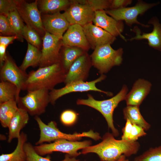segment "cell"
Listing matches in <instances>:
<instances>
[{
    "instance_id": "6da1fadb",
    "label": "cell",
    "mask_w": 161,
    "mask_h": 161,
    "mask_svg": "<svg viewBox=\"0 0 161 161\" xmlns=\"http://www.w3.org/2000/svg\"><path fill=\"white\" fill-rule=\"evenodd\" d=\"M140 147L137 141L116 140L112 134L107 132L103 136L101 142L83 149L81 154L95 153L101 161H117L122 155L128 157L136 154Z\"/></svg>"
},
{
    "instance_id": "7a4b0ae2",
    "label": "cell",
    "mask_w": 161,
    "mask_h": 161,
    "mask_svg": "<svg viewBox=\"0 0 161 161\" xmlns=\"http://www.w3.org/2000/svg\"><path fill=\"white\" fill-rule=\"evenodd\" d=\"M66 74L61 62L39 67L28 74L22 90L28 91L44 89L50 91L58 84L64 82Z\"/></svg>"
},
{
    "instance_id": "3957f363",
    "label": "cell",
    "mask_w": 161,
    "mask_h": 161,
    "mask_svg": "<svg viewBox=\"0 0 161 161\" xmlns=\"http://www.w3.org/2000/svg\"><path fill=\"white\" fill-rule=\"evenodd\" d=\"M128 91L126 85L123 86L119 92L114 97L108 99L98 100L95 99L90 94L87 95L86 99H78L76 101L78 105H85L92 108L100 112L103 116L114 136L119 135L118 130L113 123V114L115 109L121 101L125 99Z\"/></svg>"
},
{
    "instance_id": "277c9868",
    "label": "cell",
    "mask_w": 161,
    "mask_h": 161,
    "mask_svg": "<svg viewBox=\"0 0 161 161\" xmlns=\"http://www.w3.org/2000/svg\"><path fill=\"white\" fill-rule=\"evenodd\" d=\"M34 119L37 122L40 130V137L35 143L36 145L44 142H50L60 139H65L72 141H77L83 137H89L97 140L101 138L99 134L92 130L81 133H75L67 134L62 132L57 128L54 121H51L47 124L44 123L38 116H35Z\"/></svg>"
},
{
    "instance_id": "5b68a950",
    "label": "cell",
    "mask_w": 161,
    "mask_h": 161,
    "mask_svg": "<svg viewBox=\"0 0 161 161\" xmlns=\"http://www.w3.org/2000/svg\"><path fill=\"white\" fill-rule=\"evenodd\" d=\"M123 49H114L108 44L95 48L90 56L92 66L101 75L108 72L113 66L120 65L123 59Z\"/></svg>"
},
{
    "instance_id": "8992f818",
    "label": "cell",
    "mask_w": 161,
    "mask_h": 161,
    "mask_svg": "<svg viewBox=\"0 0 161 161\" xmlns=\"http://www.w3.org/2000/svg\"><path fill=\"white\" fill-rule=\"evenodd\" d=\"M91 144L89 140L72 141L62 139L56 140L52 143L35 145L34 148L37 153L41 156L54 152H60L75 157L81 154L78 152L79 150L89 146Z\"/></svg>"
},
{
    "instance_id": "52a82bcc",
    "label": "cell",
    "mask_w": 161,
    "mask_h": 161,
    "mask_svg": "<svg viewBox=\"0 0 161 161\" xmlns=\"http://www.w3.org/2000/svg\"><path fill=\"white\" fill-rule=\"evenodd\" d=\"M49 91L40 89L28 91L26 95L20 97L17 102L18 108L23 109L32 116H38L45 112L50 103Z\"/></svg>"
},
{
    "instance_id": "ba28073f",
    "label": "cell",
    "mask_w": 161,
    "mask_h": 161,
    "mask_svg": "<svg viewBox=\"0 0 161 161\" xmlns=\"http://www.w3.org/2000/svg\"><path fill=\"white\" fill-rule=\"evenodd\" d=\"M16 9L23 21L43 38L46 31L42 23L41 12L38 8V0L30 3L24 0H16Z\"/></svg>"
},
{
    "instance_id": "9c48e42d",
    "label": "cell",
    "mask_w": 161,
    "mask_h": 161,
    "mask_svg": "<svg viewBox=\"0 0 161 161\" xmlns=\"http://www.w3.org/2000/svg\"><path fill=\"white\" fill-rule=\"evenodd\" d=\"M106 76L101 75L98 78L90 81L85 82L78 81L71 82L61 88L53 89L49 92L50 103L54 105L56 100L62 96L67 94L74 92H83L89 91H94L103 93L111 96L112 92H105L97 88L96 84L104 80Z\"/></svg>"
},
{
    "instance_id": "30bf717a",
    "label": "cell",
    "mask_w": 161,
    "mask_h": 161,
    "mask_svg": "<svg viewBox=\"0 0 161 161\" xmlns=\"http://www.w3.org/2000/svg\"><path fill=\"white\" fill-rule=\"evenodd\" d=\"M68 7L63 13L70 25L77 24L82 27L92 22L95 11L84 0H71Z\"/></svg>"
},
{
    "instance_id": "8fae6325",
    "label": "cell",
    "mask_w": 161,
    "mask_h": 161,
    "mask_svg": "<svg viewBox=\"0 0 161 161\" xmlns=\"http://www.w3.org/2000/svg\"><path fill=\"white\" fill-rule=\"evenodd\" d=\"M40 67L49 66L61 62V39L46 31L43 38Z\"/></svg>"
},
{
    "instance_id": "7c38bea8",
    "label": "cell",
    "mask_w": 161,
    "mask_h": 161,
    "mask_svg": "<svg viewBox=\"0 0 161 161\" xmlns=\"http://www.w3.org/2000/svg\"><path fill=\"white\" fill-rule=\"evenodd\" d=\"M157 4L147 3L140 1L132 7L110 9L105 11L107 14L115 20L119 21H124L128 25L131 26L133 24H136L145 27H148L149 26L139 22L137 19V17L139 15L143 14Z\"/></svg>"
},
{
    "instance_id": "4fadbf2b",
    "label": "cell",
    "mask_w": 161,
    "mask_h": 161,
    "mask_svg": "<svg viewBox=\"0 0 161 161\" xmlns=\"http://www.w3.org/2000/svg\"><path fill=\"white\" fill-rule=\"evenodd\" d=\"M28 77V74L18 67L8 54L5 61L1 66L0 78L1 81H7L14 84L17 88L16 101L20 97L19 94Z\"/></svg>"
},
{
    "instance_id": "5bb4252c",
    "label": "cell",
    "mask_w": 161,
    "mask_h": 161,
    "mask_svg": "<svg viewBox=\"0 0 161 161\" xmlns=\"http://www.w3.org/2000/svg\"><path fill=\"white\" fill-rule=\"evenodd\" d=\"M92 66L90 56L86 52L77 59L70 67L66 74L64 83L85 81L89 76Z\"/></svg>"
},
{
    "instance_id": "9a60e30c",
    "label": "cell",
    "mask_w": 161,
    "mask_h": 161,
    "mask_svg": "<svg viewBox=\"0 0 161 161\" xmlns=\"http://www.w3.org/2000/svg\"><path fill=\"white\" fill-rule=\"evenodd\" d=\"M42 20L46 31L61 39L70 25L64 14L60 12L43 14Z\"/></svg>"
},
{
    "instance_id": "2e32d148",
    "label": "cell",
    "mask_w": 161,
    "mask_h": 161,
    "mask_svg": "<svg viewBox=\"0 0 161 161\" xmlns=\"http://www.w3.org/2000/svg\"><path fill=\"white\" fill-rule=\"evenodd\" d=\"M61 40L64 47H77L86 51L91 48L83 27L78 24L70 25L64 34Z\"/></svg>"
},
{
    "instance_id": "e0dca14e",
    "label": "cell",
    "mask_w": 161,
    "mask_h": 161,
    "mask_svg": "<svg viewBox=\"0 0 161 161\" xmlns=\"http://www.w3.org/2000/svg\"><path fill=\"white\" fill-rule=\"evenodd\" d=\"M83 31L91 47L94 49L103 45L112 43L115 37L92 22L83 26Z\"/></svg>"
},
{
    "instance_id": "ac0fdd59",
    "label": "cell",
    "mask_w": 161,
    "mask_h": 161,
    "mask_svg": "<svg viewBox=\"0 0 161 161\" xmlns=\"http://www.w3.org/2000/svg\"><path fill=\"white\" fill-rule=\"evenodd\" d=\"M93 22L95 25L102 28L114 36L119 35L126 41L125 37L121 34L124 27L123 21H117L108 16L105 10L95 11Z\"/></svg>"
},
{
    "instance_id": "d6986e66",
    "label": "cell",
    "mask_w": 161,
    "mask_h": 161,
    "mask_svg": "<svg viewBox=\"0 0 161 161\" xmlns=\"http://www.w3.org/2000/svg\"><path fill=\"white\" fill-rule=\"evenodd\" d=\"M148 23L153 25L152 32L148 33L143 32L142 34L140 29L137 27L135 26L132 30L135 33L136 36L129 40L146 39L150 47L161 51V24L157 18L155 17L152 18Z\"/></svg>"
},
{
    "instance_id": "ffe728a7",
    "label": "cell",
    "mask_w": 161,
    "mask_h": 161,
    "mask_svg": "<svg viewBox=\"0 0 161 161\" xmlns=\"http://www.w3.org/2000/svg\"><path fill=\"white\" fill-rule=\"evenodd\" d=\"M151 86V83L147 80L141 79L137 80L126 96L127 106L139 107L149 93Z\"/></svg>"
},
{
    "instance_id": "44dd1931",
    "label": "cell",
    "mask_w": 161,
    "mask_h": 161,
    "mask_svg": "<svg viewBox=\"0 0 161 161\" xmlns=\"http://www.w3.org/2000/svg\"><path fill=\"white\" fill-rule=\"evenodd\" d=\"M29 119V114L27 111L18 108L8 126V143L11 142L14 139L18 138L21 134L20 131L27 124Z\"/></svg>"
},
{
    "instance_id": "7402d4cb",
    "label": "cell",
    "mask_w": 161,
    "mask_h": 161,
    "mask_svg": "<svg viewBox=\"0 0 161 161\" xmlns=\"http://www.w3.org/2000/svg\"><path fill=\"white\" fill-rule=\"evenodd\" d=\"M27 139V134L21 132L18 139L15 149L10 153L1 154L0 156V161H26V155L24 145Z\"/></svg>"
},
{
    "instance_id": "603a6c76",
    "label": "cell",
    "mask_w": 161,
    "mask_h": 161,
    "mask_svg": "<svg viewBox=\"0 0 161 161\" xmlns=\"http://www.w3.org/2000/svg\"><path fill=\"white\" fill-rule=\"evenodd\" d=\"M71 1L68 0H42L38 1L41 12L45 14H53L65 11L69 7Z\"/></svg>"
},
{
    "instance_id": "cb8c5ba5",
    "label": "cell",
    "mask_w": 161,
    "mask_h": 161,
    "mask_svg": "<svg viewBox=\"0 0 161 161\" xmlns=\"http://www.w3.org/2000/svg\"><path fill=\"white\" fill-rule=\"evenodd\" d=\"M86 52L78 47H64L61 52V62L66 73L74 61Z\"/></svg>"
},
{
    "instance_id": "d4e9b609",
    "label": "cell",
    "mask_w": 161,
    "mask_h": 161,
    "mask_svg": "<svg viewBox=\"0 0 161 161\" xmlns=\"http://www.w3.org/2000/svg\"><path fill=\"white\" fill-rule=\"evenodd\" d=\"M124 118L129 120L132 124L142 127L145 131L150 128V124L144 118L140 111L139 106H127L123 110Z\"/></svg>"
},
{
    "instance_id": "484cf974",
    "label": "cell",
    "mask_w": 161,
    "mask_h": 161,
    "mask_svg": "<svg viewBox=\"0 0 161 161\" xmlns=\"http://www.w3.org/2000/svg\"><path fill=\"white\" fill-rule=\"evenodd\" d=\"M41 56V52L36 47L28 43L27 52L21 65L19 67L26 72L29 67H33L39 66Z\"/></svg>"
},
{
    "instance_id": "4316f807",
    "label": "cell",
    "mask_w": 161,
    "mask_h": 161,
    "mask_svg": "<svg viewBox=\"0 0 161 161\" xmlns=\"http://www.w3.org/2000/svg\"><path fill=\"white\" fill-rule=\"evenodd\" d=\"M18 109L17 103L15 100L0 104V121L3 127H8L11 120Z\"/></svg>"
},
{
    "instance_id": "83f0119b",
    "label": "cell",
    "mask_w": 161,
    "mask_h": 161,
    "mask_svg": "<svg viewBox=\"0 0 161 161\" xmlns=\"http://www.w3.org/2000/svg\"><path fill=\"white\" fill-rule=\"evenodd\" d=\"M6 16L18 40L23 42L22 32L25 25L17 9L9 13Z\"/></svg>"
},
{
    "instance_id": "f1b7e54d",
    "label": "cell",
    "mask_w": 161,
    "mask_h": 161,
    "mask_svg": "<svg viewBox=\"0 0 161 161\" xmlns=\"http://www.w3.org/2000/svg\"><path fill=\"white\" fill-rule=\"evenodd\" d=\"M17 92V88L14 84L8 81H1L0 104L12 100H16Z\"/></svg>"
},
{
    "instance_id": "f546056e",
    "label": "cell",
    "mask_w": 161,
    "mask_h": 161,
    "mask_svg": "<svg viewBox=\"0 0 161 161\" xmlns=\"http://www.w3.org/2000/svg\"><path fill=\"white\" fill-rule=\"evenodd\" d=\"M24 148L26 155V161H52L49 156L47 157H42L38 154L35 151L34 146L29 142H26ZM75 157H70L66 154L64 159L61 161H78Z\"/></svg>"
},
{
    "instance_id": "4dcf8cb0",
    "label": "cell",
    "mask_w": 161,
    "mask_h": 161,
    "mask_svg": "<svg viewBox=\"0 0 161 161\" xmlns=\"http://www.w3.org/2000/svg\"><path fill=\"white\" fill-rule=\"evenodd\" d=\"M22 35L28 43L40 49L41 46V37L36 31L30 27L25 25L23 29Z\"/></svg>"
},
{
    "instance_id": "1f68e13d",
    "label": "cell",
    "mask_w": 161,
    "mask_h": 161,
    "mask_svg": "<svg viewBox=\"0 0 161 161\" xmlns=\"http://www.w3.org/2000/svg\"><path fill=\"white\" fill-rule=\"evenodd\" d=\"M133 161H161V145L150 148L136 157Z\"/></svg>"
},
{
    "instance_id": "d6a6232c",
    "label": "cell",
    "mask_w": 161,
    "mask_h": 161,
    "mask_svg": "<svg viewBox=\"0 0 161 161\" xmlns=\"http://www.w3.org/2000/svg\"><path fill=\"white\" fill-rule=\"evenodd\" d=\"M0 33L1 36L16 35L7 16L2 15H0Z\"/></svg>"
},
{
    "instance_id": "836d02e7",
    "label": "cell",
    "mask_w": 161,
    "mask_h": 161,
    "mask_svg": "<svg viewBox=\"0 0 161 161\" xmlns=\"http://www.w3.org/2000/svg\"><path fill=\"white\" fill-rule=\"evenodd\" d=\"M111 1L107 0H84V2L89 5L95 11L109 8Z\"/></svg>"
},
{
    "instance_id": "e575fe53",
    "label": "cell",
    "mask_w": 161,
    "mask_h": 161,
    "mask_svg": "<svg viewBox=\"0 0 161 161\" xmlns=\"http://www.w3.org/2000/svg\"><path fill=\"white\" fill-rule=\"evenodd\" d=\"M77 118V114L74 111L70 109L66 110L63 112L60 117L61 122L67 126L70 125L74 123Z\"/></svg>"
},
{
    "instance_id": "d590c367",
    "label": "cell",
    "mask_w": 161,
    "mask_h": 161,
    "mask_svg": "<svg viewBox=\"0 0 161 161\" xmlns=\"http://www.w3.org/2000/svg\"><path fill=\"white\" fill-rule=\"evenodd\" d=\"M16 9V0H0V15L6 16L9 13Z\"/></svg>"
},
{
    "instance_id": "8d00e7d4",
    "label": "cell",
    "mask_w": 161,
    "mask_h": 161,
    "mask_svg": "<svg viewBox=\"0 0 161 161\" xmlns=\"http://www.w3.org/2000/svg\"><path fill=\"white\" fill-rule=\"evenodd\" d=\"M147 134L145 130L142 127L135 124H133L129 141H136L139 138L145 136Z\"/></svg>"
},
{
    "instance_id": "74e56055",
    "label": "cell",
    "mask_w": 161,
    "mask_h": 161,
    "mask_svg": "<svg viewBox=\"0 0 161 161\" xmlns=\"http://www.w3.org/2000/svg\"><path fill=\"white\" fill-rule=\"evenodd\" d=\"M131 0H112L110 7V10H114L125 7L131 4Z\"/></svg>"
},
{
    "instance_id": "f35d334b",
    "label": "cell",
    "mask_w": 161,
    "mask_h": 161,
    "mask_svg": "<svg viewBox=\"0 0 161 161\" xmlns=\"http://www.w3.org/2000/svg\"><path fill=\"white\" fill-rule=\"evenodd\" d=\"M126 121L125 126L122 129L123 135L121 139L125 141H129L133 124L128 120H126Z\"/></svg>"
},
{
    "instance_id": "ab89813d",
    "label": "cell",
    "mask_w": 161,
    "mask_h": 161,
    "mask_svg": "<svg viewBox=\"0 0 161 161\" xmlns=\"http://www.w3.org/2000/svg\"><path fill=\"white\" fill-rule=\"evenodd\" d=\"M18 39V38L16 35L11 36H0V44L4 45L7 47L10 44L12 43L15 40Z\"/></svg>"
},
{
    "instance_id": "60d3db41",
    "label": "cell",
    "mask_w": 161,
    "mask_h": 161,
    "mask_svg": "<svg viewBox=\"0 0 161 161\" xmlns=\"http://www.w3.org/2000/svg\"><path fill=\"white\" fill-rule=\"evenodd\" d=\"M7 47L0 44V66L4 64L7 56L6 49Z\"/></svg>"
},
{
    "instance_id": "b9f144b4",
    "label": "cell",
    "mask_w": 161,
    "mask_h": 161,
    "mask_svg": "<svg viewBox=\"0 0 161 161\" xmlns=\"http://www.w3.org/2000/svg\"><path fill=\"white\" fill-rule=\"evenodd\" d=\"M125 155H122L117 161H129Z\"/></svg>"
},
{
    "instance_id": "7bdbcfd3",
    "label": "cell",
    "mask_w": 161,
    "mask_h": 161,
    "mask_svg": "<svg viewBox=\"0 0 161 161\" xmlns=\"http://www.w3.org/2000/svg\"><path fill=\"white\" fill-rule=\"evenodd\" d=\"M78 161H80V160H78Z\"/></svg>"
}]
</instances>
